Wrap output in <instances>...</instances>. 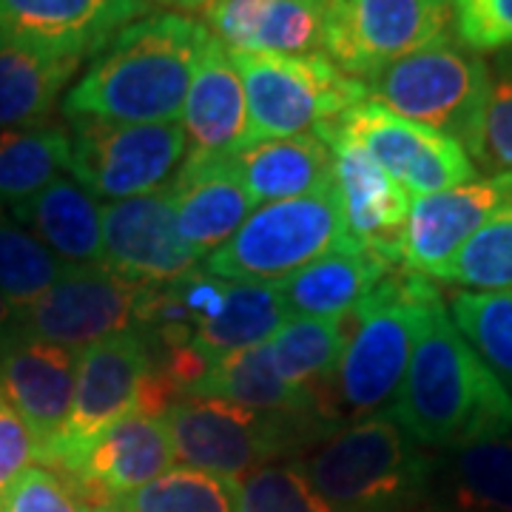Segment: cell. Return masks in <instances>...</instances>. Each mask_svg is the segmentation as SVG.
<instances>
[{"mask_svg": "<svg viewBox=\"0 0 512 512\" xmlns=\"http://www.w3.org/2000/svg\"><path fill=\"white\" fill-rule=\"evenodd\" d=\"M424 450L512 436V399L436 299L413 345L399 393L387 410Z\"/></svg>", "mask_w": 512, "mask_h": 512, "instance_id": "6da1fadb", "label": "cell"}, {"mask_svg": "<svg viewBox=\"0 0 512 512\" xmlns=\"http://www.w3.org/2000/svg\"><path fill=\"white\" fill-rule=\"evenodd\" d=\"M211 32L194 18L157 12L128 23L94 55L63 100L66 117L180 123L185 94Z\"/></svg>", "mask_w": 512, "mask_h": 512, "instance_id": "7a4b0ae2", "label": "cell"}, {"mask_svg": "<svg viewBox=\"0 0 512 512\" xmlns=\"http://www.w3.org/2000/svg\"><path fill=\"white\" fill-rule=\"evenodd\" d=\"M433 279L396 268L382 276L348 319V345L325 396V421L336 433L393 404L413 345L439 299Z\"/></svg>", "mask_w": 512, "mask_h": 512, "instance_id": "3957f363", "label": "cell"}, {"mask_svg": "<svg viewBox=\"0 0 512 512\" xmlns=\"http://www.w3.org/2000/svg\"><path fill=\"white\" fill-rule=\"evenodd\" d=\"M296 464L330 512H421L433 450L390 413H376L336 430Z\"/></svg>", "mask_w": 512, "mask_h": 512, "instance_id": "277c9868", "label": "cell"}, {"mask_svg": "<svg viewBox=\"0 0 512 512\" xmlns=\"http://www.w3.org/2000/svg\"><path fill=\"white\" fill-rule=\"evenodd\" d=\"M367 100L433 128L478 160L490 100V63L453 37H441L365 80Z\"/></svg>", "mask_w": 512, "mask_h": 512, "instance_id": "5b68a950", "label": "cell"}, {"mask_svg": "<svg viewBox=\"0 0 512 512\" xmlns=\"http://www.w3.org/2000/svg\"><path fill=\"white\" fill-rule=\"evenodd\" d=\"M177 402L180 396L154 365L143 333L126 330L94 342L77 353L72 413L52 450L43 456V464L66 473L111 424L126 419L128 413L165 416Z\"/></svg>", "mask_w": 512, "mask_h": 512, "instance_id": "8992f818", "label": "cell"}, {"mask_svg": "<svg viewBox=\"0 0 512 512\" xmlns=\"http://www.w3.org/2000/svg\"><path fill=\"white\" fill-rule=\"evenodd\" d=\"M174 456L191 470L234 478L254 473L274 458L299 456L330 439L328 427L305 413H256L222 399L191 396L163 416Z\"/></svg>", "mask_w": 512, "mask_h": 512, "instance_id": "52a82bcc", "label": "cell"}, {"mask_svg": "<svg viewBox=\"0 0 512 512\" xmlns=\"http://www.w3.org/2000/svg\"><path fill=\"white\" fill-rule=\"evenodd\" d=\"M345 242L342 205L330 183L308 197L259 205L202 268L228 282L276 285Z\"/></svg>", "mask_w": 512, "mask_h": 512, "instance_id": "ba28073f", "label": "cell"}, {"mask_svg": "<svg viewBox=\"0 0 512 512\" xmlns=\"http://www.w3.org/2000/svg\"><path fill=\"white\" fill-rule=\"evenodd\" d=\"M248 103V143L311 134L365 103V80L345 74L325 52L242 55L231 52Z\"/></svg>", "mask_w": 512, "mask_h": 512, "instance_id": "9c48e42d", "label": "cell"}, {"mask_svg": "<svg viewBox=\"0 0 512 512\" xmlns=\"http://www.w3.org/2000/svg\"><path fill=\"white\" fill-rule=\"evenodd\" d=\"M72 174L100 200H131L163 191L183 165L185 131L180 123H114L69 117Z\"/></svg>", "mask_w": 512, "mask_h": 512, "instance_id": "30bf717a", "label": "cell"}, {"mask_svg": "<svg viewBox=\"0 0 512 512\" xmlns=\"http://www.w3.org/2000/svg\"><path fill=\"white\" fill-rule=\"evenodd\" d=\"M450 23V0H325L322 52L367 80L450 35Z\"/></svg>", "mask_w": 512, "mask_h": 512, "instance_id": "8fae6325", "label": "cell"}, {"mask_svg": "<svg viewBox=\"0 0 512 512\" xmlns=\"http://www.w3.org/2000/svg\"><path fill=\"white\" fill-rule=\"evenodd\" d=\"M143 285L97 265H69L60 282L15 313V333L57 348L80 350L134 330Z\"/></svg>", "mask_w": 512, "mask_h": 512, "instance_id": "7c38bea8", "label": "cell"}, {"mask_svg": "<svg viewBox=\"0 0 512 512\" xmlns=\"http://www.w3.org/2000/svg\"><path fill=\"white\" fill-rule=\"evenodd\" d=\"M330 126L365 148L387 177L410 194V200L476 180V163L467 148L373 100L339 114Z\"/></svg>", "mask_w": 512, "mask_h": 512, "instance_id": "4fadbf2b", "label": "cell"}, {"mask_svg": "<svg viewBox=\"0 0 512 512\" xmlns=\"http://www.w3.org/2000/svg\"><path fill=\"white\" fill-rule=\"evenodd\" d=\"M512 208V171L413 197L402 234V268L436 279L478 231Z\"/></svg>", "mask_w": 512, "mask_h": 512, "instance_id": "5bb4252c", "label": "cell"}, {"mask_svg": "<svg viewBox=\"0 0 512 512\" xmlns=\"http://www.w3.org/2000/svg\"><path fill=\"white\" fill-rule=\"evenodd\" d=\"M313 134H319L333 151V188L342 205L345 239L356 248L402 265L399 248L410 214V194L393 183L382 165L339 128L325 123Z\"/></svg>", "mask_w": 512, "mask_h": 512, "instance_id": "9a60e30c", "label": "cell"}, {"mask_svg": "<svg viewBox=\"0 0 512 512\" xmlns=\"http://www.w3.org/2000/svg\"><path fill=\"white\" fill-rule=\"evenodd\" d=\"M103 265L137 285H165L200 268L168 188L103 205Z\"/></svg>", "mask_w": 512, "mask_h": 512, "instance_id": "2e32d148", "label": "cell"}, {"mask_svg": "<svg viewBox=\"0 0 512 512\" xmlns=\"http://www.w3.org/2000/svg\"><path fill=\"white\" fill-rule=\"evenodd\" d=\"M146 15V0H0V43L86 60Z\"/></svg>", "mask_w": 512, "mask_h": 512, "instance_id": "e0dca14e", "label": "cell"}, {"mask_svg": "<svg viewBox=\"0 0 512 512\" xmlns=\"http://www.w3.org/2000/svg\"><path fill=\"white\" fill-rule=\"evenodd\" d=\"M174 444L163 416L128 413L111 424L92 447L74 461L69 476L94 510L151 484L174 467Z\"/></svg>", "mask_w": 512, "mask_h": 512, "instance_id": "ac0fdd59", "label": "cell"}, {"mask_svg": "<svg viewBox=\"0 0 512 512\" xmlns=\"http://www.w3.org/2000/svg\"><path fill=\"white\" fill-rule=\"evenodd\" d=\"M77 350L12 333L0 353V393L37 444V461L52 450L72 413Z\"/></svg>", "mask_w": 512, "mask_h": 512, "instance_id": "d6986e66", "label": "cell"}, {"mask_svg": "<svg viewBox=\"0 0 512 512\" xmlns=\"http://www.w3.org/2000/svg\"><path fill=\"white\" fill-rule=\"evenodd\" d=\"M202 18L228 52L291 57L322 52L325 0H208Z\"/></svg>", "mask_w": 512, "mask_h": 512, "instance_id": "ffe728a7", "label": "cell"}, {"mask_svg": "<svg viewBox=\"0 0 512 512\" xmlns=\"http://www.w3.org/2000/svg\"><path fill=\"white\" fill-rule=\"evenodd\" d=\"M168 194L180 237L202 262L234 237L256 208L228 157H185Z\"/></svg>", "mask_w": 512, "mask_h": 512, "instance_id": "44dd1931", "label": "cell"}, {"mask_svg": "<svg viewBox=\"0 0 512 512\" xmlns=\"http://www.w3.org/2000/svg\"><path fill=\"white\" fill-rule=\"evenodd\" d=\"M180 126L188 143L185 157H228L248 140L245 86L231 52L214 37L197 60Z\"/></svg>", "mask_w": 512, "mask_h": 512, "instance_id": "7402d4cb", "label": "cell"}, {"mask_svg": "<svg viewBox=\"0 0 512 512\" xmlns=\"http://www.w3.org/2000/svg\"><path fill=\"white\" fill-rule=\"evenodd\" d=\"M421 512H512V436L433 453Z\"/></svg>", "mask_w": 512, "mask_h": 512, "instance_id": "603a6c76", "label": "cell"}, {"mask_svg": "<svg viewBox=\"0 0 512 512\" xmlns=\"http://www.w3.org/2000/svg\"><path fill=\"white\" fill-rule=\"evenodd\" d=\"M254 205L296 200L333 183V151L319 134L259 140L228 154Z\"/></svg>", "mask_w": 512, "mask_h": 512, "instance_id": "cb8c5ba5", "label": "cell"}, {"mask_svg": "<svg viewBox=\"0 0 512 512\" xmlns=\"http://www.w3.org/2000/svg\"><path fill=\"white\" fill-rule=\"evenodd\" d=\"M396 268L402 265L345 242L276 285L291 316L348 319L367 291Z\"/></svg>", "mask_w": 512, "mask_h": 512, "instance_id": "d4e9b609", "label": "cell"}, {"mask_svg": "<svg viewBox=\"0 0 512 512\" xmlns=\"http://www.w3.org/2000/svg\"><path fill=\"white\" fill-rule=\"evenodd\" d=\"M35 237L69 265L103 262V205L74 177H57L43 194L15 211Z\"/></svg>", "mask_w": 512, "mask_h": 512, "instance_id": "484cf974", "label": "cell"}, {"mask_svg": "<svg viewBox=\"0 0 512 512\" xmlns=\"http://www.w3.org/2000/svg\"><path fill=\"white\" fill-rule=\"evenodd\" d=\"M348 319L293 316L291 322L276 330L274 339L268 342V353H271L276 373L299 393L311 396L322 421H325V413H322L325 396H328L345 345H348Z\"/></svg>", "mask_w": 512, "mask_h": 512, "instance_id": "4316f807", "label": "cell"}, {"mask_svg": "<svg viewBox=\"0 0 512 512\" xmlns=\"http://www.w3.org/2000/svg\"><path fill=\"white\" fill-rule=\"evenodd\" d=\"M72 165V134L57 123L0 128V205L12 214Z\"/></svg>", "mask_w": 512, "mask_h": 512, "instance_id": "83f0119b", "label": "cell"}, {"mask_svg": "<svg viewBox=\"0 0 512 512\" xmlns=\"http://www.w3.org/2000/svg\"><path fill=\"white\" fill-rule=\"evenodd\" d=\"M191 396L222 399V402L239 404V407L256 410V413H305V416H316L322 421L311 396L299 393L276 373L271 353H268V342L222 356L217 365H211V370L194 387Z\"/></svg>", "mask_w": 512, "mask_h": 512, "instance_id": "f1b7e54d", "label": "cell"}, {"mask_svg": "<svg viewBox=\"0 0 512 512\" xmlns=\"http://www.w3.org/2000/svg\"><path fill=\"white\" fill-rule=\"evenodd\" d=\"M291 319L279 285L228 282L222 311L194 333L191 345L208 365H217L228 353L271 342L276 330L285 328Z\"/></svg>", "mask_w": 512, "mask_h": 512, "instance_id": "f546056e", "label": "cell"}, {"mask_svg": "<svg viewBox=\"0 0 512 512\" xmlns=\"http://www.w3.org/2000/svg\"><path fill=\"white\" fill-rule=\"evenodd\" d=\"M83 60L0 43V128L43 123Z\"/></svg>", "mask_w": 512, "mask_h": 512, "instance_id": "4dcf8cb0", "label": "cell"}, {"mask_svg": "<svg viewBox=\"0 0 512 512\" xmlns=\"http://www.w3.org/2000/svg\"><path fill=\"white\" fill-rule=\"evenodd\" d=\"M447 311L512 399V291H458Z\"/></svg>", "mask_w": 512, "mask_h": 512, "instance_id": "1f68e13d", "label": "cell"}, {"mask_svg": "<svg viewBox=\"0 0 512 512\" xmlns=\"http://www.w3.org/2000/svg\"><path fill=\"white\" fill-rule=\"evenodd\" d=\"M111 507L120 512H237V481L191 467H171L146 487L117 498Z\"/></svg>", "mask_w": 512, "mask_h": 512, "instance_id": "d6a6232c", "label": "cell"}, {"mask_svg": "<svg viewBox=\"0 0 512 512\" xmlns=\"http://www.w3.org/2000/svg\"><path fill=\"white\" fill-rule=\"evenodd\" d=\"M69 262L52 254L35 234L3 217L0 211V293L12 311H26L43 293L60 282Z\"/></svg>", "mask_w": 512, "mask_h": 512, "instance_id": "836d02e7", "label": "cell"}, {"mask_svg": "<svg viewBox=\"0 0 512 512\" xmlns=\"http://www.w3.org/2000/svg\"><path fill=\"white\" fill-rule=\"evenodd\" d=\"M436 279L464 291H512V208L487 222Z\"/></svg>", "mask_w": 512, "mask_h": 512, "instance_id": "e575fe53", "label": "cell"}, {"mask_svg": "<svg viewBox=\"0 0 512 512\" xmlns=\"http://www.w3.org/2000/svg\"><path fill=\"white\" fill-rule=\"evenodd\" d=\"M237 512H330L296 461L265 464L237 481Z\"/></svg>", "mask_w": 512, "mask_h": 512, "instance_id": "d590c367", "label": "cell"}, {"mask_svg": "<svg viewBox=\"0 0 512 512\" xmlns=\"http://www.w3.org/2000/svg\"><path fill=\"white\" fill-rule=\"evenodd\" d=\"M0 512H94V507L69 476L29 467L0 498Z\"/></svg>", "mask_w": 512, "mask_h": 512, "instance_id": "8d00e7d4", "label": "cell"}, {"mask_svg": "<svg viewBox=\"0 0 512 512\" xmlns=\"http://www.w3.org/2000/svg\"><path fill=\"white\" fill-rule=\"evenodd\" d=\"M490 100L484 114V134L476 163L512 171V49L498 52L490 66Z\"/></svg>", "mask_w": 512, "mask_h": 512, "instance_id": "74e56055", "label": "cell"}, {"mask_svg": "<svg viewBox=\"0 0 512 512\" xmlns=\"http://www.w3.org/2000/svg\"><path fill=\"white\" fill-rule=\"evenodd\" d=\"M461 46L484 52L512 49V0H450Z\"/></svg>", "mask_w": 512, "mask_h": 512, "instance_id": "f35d334b", "label": "cell"}, {"mask_svg": "<svg viewBox=\"0 0 512 512\" xmlns=\"http://www.w3.org/2000/svg\"><path fill=\"white\" fill-rule=\"evenodd\" d=\"M37 461V444L15 407L0 393V498Z\"/></svg>", "mask_w": 512, "mask_h": 512, "instance_id": "ab89813d", "label": "cell"}, {"mask_svg": "<svg viewBox=\"0 0 512 512\" xmlns=\"http://www.w3.org/2000/svg\"><path fill=\"white\" fill-rule=\"evenodd\" d=\"M12 333H15V311L6 302V296L0 293V353L6 348V342L12 339Z\"/></svg>", "mask_w": 512, "mask_h": 512, "instance_id": "60d3db41", "label": "cell"}, {"mask_svg": "<svg viewBox=\"0 0 512 512\" xmlns=\"http://www.w3.org/2000/svg\"><path fill=\"white\" fill-rule=\"evenodd\" d=\"M146 3H163V6H177V9H202L208 0H146Z\"/></svg>", "mask_w": 512, "mask_h": 512, "instance_id": "b9f144b4", "label": "cell"}, {"mask_svg": "<svg viewBox=\"0 0 512 512\" xmlns=\"http://www.w3.org/2000/svg\"><path fill=\"white\" fill-rule=\"evenodd\" d=\"M94 512H120V510H117V507H111V504H109V507H97Z\"/></svg>", "mask_w": 512, "mask_h": 512, "instance_id": "7bdbcfd3", "label": "cell"}]
</instances>
